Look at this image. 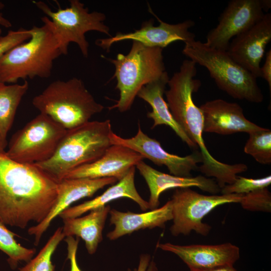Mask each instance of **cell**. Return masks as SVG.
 <instances>
[{
  "instance_id": "1",
  "label": "cell",
  "mask_w": 271,
  "mask_h": 271,
  "mask_svg": "<svg viewBox=\"0 0 271 271\" xmlns=\"http://www.w3.org/2000/svg\"><path fill=\"white\" fill-rule=\"evenodd\" d=\"M58 183L35 164L16 162L0 148V221L21 229L40 223L56 201Z\"/></svg>"
},
{
  "instance_id": "2",
  "label": "cell",
  "mask_w": 271,
  "mask_h": 271,
  "mask_svg": "<svg viewBox=\"0 0 271 271\" xmlns=\"http://www.w3.org/2000/svg\"><path fill=\"white\" fill-rule=\"evenodd\" d=\"M196 91V87L193 83H177L166 91V102L174 120L200 149L202 164L198 170L207 177H214L221 189L233 183L237 175L245 172L247 166L242 163H223L210 154L202 136L203 113L193 100V93Z\"/></svg>"
},
{
  "instance_id": "3",
  "label": "cell",
  "mask_w": 271,
  "mask_h": 271,
  "mask_svg": "<svg viewBox=\"0 0 271 271\" xmlns=\"http://www.w3.org/2000/svg\"><path fill=\"white\" fill-rule=\"evenodd\" d=\"M41 20L42 26L30 29L31 37L28 41L0 58V82L15 84L20 79L51 75L54 61L62 54L49 18L45 16Z\"/></svg>"
},
{
  "instance_id": "4",
  "label": "cell",
  "mask_w": 271,
  "mask_h": 271,
  "mask_svg": "<svg viewBox=\"0 0 271 271\" xmlns=\"http://www.w3.org/2000/svg\"><path fill=\"white\" fill-rule=\"evenodd\" d=\"M110 120L89 121L67 130L53 156L35 164L58 181L70 171L91 163L111 145Z\"/></svg>"
},
{
  "instance_id": "5",
  "label": "cell",
  "mask_w": 271,
  "mask_h": 271,
  "mask_svg": "<svg viewBox=\"0 0 271 271\" xmlns=\"http://www.w3.org/2000/svg\"><path fill=\"white\" fill-rule=\"evenodd\" d=\"M32 104L67 130L88 122L104 107L76 77L52 82L33 98Z\"/></svg>"
},
{
  "instance_id": "6",
  "label": "cell",
  "mask_w": 271,
  "mask_h": 271,
  "mask_svg": "<svg viewBox=\"0 0 271 271\" xmlns=\"http://www.w3.org/2000/svg\"><path fill=\"white\" fill-rule=\"evenodd\" d=\"M182 53L196 64L206 68L219 88L232 97L252 103L263 101L256 78L235 61L227 51L193 40L185 42Z\"/></svg>"
},
{
  "instance_id": "7",
  "label": "cell",
  "mask_w": 271,
  "mask_h": 271,
  "mask_svg": "<svg viewBox=\"0 0 271 271\" xmlns=\"http://www.w3.org/2000/svg\"><path fill=\"white\" fill-rule=\"evenodd\" d=\"M163 49L132 41L128 54L119 53L116 59H107L114 66L113 77L119 92L118 100L109 109L117 108L121 112L128 111L141 88L164 74L166 70Z\"/></svg>"
},
{
  "instance_id": "8",
  "label": "cell",
  "mask_w": 271,
  "mask_h": 271,
  "mask_svg": "<svg viewBox=\"0 0 271 271\" xmlns=\"http://www.w3.org/2000/svg\"><path fill=\"white\" fill-rule=\"evenodd\" d=\"M35 4L49 18L62 55H67L69 44L74 43L82 55L87 58L89 43L85 35L88 32L97 31L111 37L109 27L103 22L105 15L96 11L90 13L79 0H71L69 7L59 8L56 11L43 2H35Z\"/></svg>"
},
{
  "instance_id": "9",
  "label": "cell",
  "mask_w": 271,
  "mask_h": 271,
  "mask_svg": "<svg viewBox=\"0 0 271 271\" xmlns=\"http://www.w3.org/2000/svg\"><path fill=\"white\" fill-rule=\"evenodd\" d=\"M66 131L50 116L40 113L12 136L6 154L20 163L44 162L53 156Z\"/></svg>"
},
{
  "instance_id": "10",
  "label": "cell",
  "mask_w": 271,
  "mask_h": 271,
  "mask_svg": "<svg viewBox=\"0 0 271 271\" xmlns=\"http://www.w3.org/2000/svg\"><path fill=\"white\" fill-rule=\"evenodd\" d=\"M243 194L205 195L190 188H177L170 200L173 224L170 230L174 236L188 235L194 230L207 236L211 227L203 218L216 207L227 203H239Z\"/></svg>"
},
{
  "instance_id": "11",
  "label": "cell",
  "mask_w": 271,
  "mask_h": 271,
  "mask_svg": "<svg viewBox=\"0 0 271 271\" xmlns=\"http://www.w3.org/2000/svg\"><path fill=\"white\" fill-rule=\"evenodd\" d=\"M264 15L261 0H231L219 17L217 25L208 33L205 43L227 51L231 39L251 28Z\"/></svg>"
},
{
  "instance_id": "12",
  "label": "cell",
  "mask_w": 271,
  "mask_h": 271,
  "mask_svg": "<svg viewBox=\"0 0 271 271\" xmlns=\"http://www.w3.org/2000/svg\"><path fill=\"white\" fill-rule=\"evenodd\" d=\"M110 140L111 145H121L132 150L158 166H165L170 174L176 176L192 177L191 171L198 170L197 164L202 163L201 155L198 151L185 157L167 152L159 141L149 137L142 131L140 124L134 137L123 138L112 131Z\"/></svg>"
},
{
  "instance_id": "13",
  "label": "cell",
  "mask_w": 271,
  "mask_h": 271,
  "mask_svg": "<svg viewBox=\"0 0 271 271\" xmlns=\"http://www.w3.org/2000/svg\"><path fill=\"white\" fill-rule=\"evenodd\" d=\"M149 10L159 22L158 26H155L154 20L151 19L143 23L141 28L134 32H118L114 36L98 39L95 41L96 45L108 52L113 44L125 40L137 41L148 47L163 49L177 41H183L185 43L195 40V34L189 31L195 25L193 21L187 20L176 24H170L160 19L150 6Z\"/></svg>"
},
{
  "instance_id": "14",
  "label": "cell",
  "mask_w": 271,
  "mask_h": 271,
  "mask_svg": "<svg viewBox=\"0 0 271 271\" xmlns=\"http://www.w3.org/2000/svg\"><path fill=\"white\" fill-rule=\"evenodd\" d=\"M270 41L271 14L267 13L251 28L233 38L227 52L257 79L261 77L260 63Z\"/></svg>"
},
{
  "instance_id": "15",
  "label": "cell",
  "mask_w": 271,
  "mask_h": 271,
  "mask_svg": "<svg viewBox=\"0 0 271 271\" xmlns=\"http://www.w3.org/2000/svg\"><path fill=\"white\" fill-rule=\"evenodd\" d=\"M157 247L180 257L190 270L204 271L232 266L240 256L239 248L231 243L218 245H180L159 243Z\"/></svg>"
},
{
  "instance_id": "16",
  "label": "cell",
  "mask_w": 271,
  "mask_h": 271,
  "mask_svg": "<svg viewBox=\"0 0 271 271\" xmlns=\"http://www.w3.org/2000/svg\"><path fill=\"white\" fill-rule=\"evenodd\" d=\"M117 181L114 178L63 179L58 181L57 196L51 210L43 221L28 230L30 235L35 236V244H39L52 221L70 205L82 198L91 197L99 190Z\"/></svg>"
},
{
  "instance_id": "17",
  "label": "cell",
  "mask_w": 271,
  "mask_h": 271,
  "mask_svg": "<svg viewBox=\"0 0 271 271\" xmlns=\"http://www.w3.org/2000/svg\"><path fill=\"white\" fill-rule=\"evenodd\" d=\"M144 159L127 147L112 145L99 159L70 171L63 179L114 178L119 181Z\"/></svg>"
},
{
  "instance_id": "18",
  "label": "cell",
  "mask_w": 271,
  "mask_h": 271,
  "mask_svg": "<svg viewBox=\"0 0 271 271\" xmlns=\"http://www.w3.org/2000/svg\"><path fill=\"white\" fill-rule=\"evenodd\" d=\"M199 107L203 115V132L222 135L242 132L248 134L262 127L247 119L241 106L235 102L216 99Z\"/></svg>"
},
{
  "instance_id": "19",
  "label": "cell",
  "mask_w": 271,
  "mask_h": 271,
  "mask_svg": "<svg viewBox=\"0 0 271 271\" xmlns=\"http://www.w3.org/2000/svg\"><path fill=\"white\" fill-rule=\"evenodd\" d=\"M135 167L143 177L149 187L150 195L148 203L151 210L158 207L160 195L170 189L196 187L213 195L218 193L221 190L215 180L203 176L190 177L176 176L159 171L143 161L138 163Z\"/></svg>"
},
{
  "instance_id": "20",
  "label": "cell",
  "mask_w": 271,
  "mask_h": 271,
  "mask_svg": "<svg viewBox=\"0 0 271 271\" xmlns=\"http://www.w3.org/2000/svg\"><path fill=\"white\" fill-rule=\"evenodd\" d=\"M109 214L110 222L114 226L113 229L106 235L110 240L141 229L163 228L167 221L173 219L170 200L161 207L147 212L135 213L111 209Z\"/></svg>"
},
{
  "instance_id": "21",
  "label": "cell",
  "mask_w": 271,
  "mask_h": 271,
  "mask_svg": "<svg viewBox=\"0 0 271 271\" xmlns=\"http://www.w3.org/2000/svg\"><path fill=\"white\" fill-rule=\"evenodd\" d=\"M169 78L168 73L165 71L159 78L144 86L137 96L151 106L152 111L148 112L147 117L152 119L154 121L152 128L160 125L169 126L190 148L198 149L195 144L174 120L164 98V94Z\"/></svg>"
},
{
  "instance_id": "22",
  "label": "cell",
  "mask_w": 271,
  "mask_h": 271,
  "mask_svg": "<svg viewBox=\"0 0 271 271\" xmlns=\"http://www.w3.org/2000/svg\"><path fill=\"white\" fill-rule=\"evenodd\" d=\"M135 171L136 167H132L121 180L108 188L102 194L79 205L68 208L59 216L62 219L79 217L86 212L105 206L109 202L120 198H127L133 200L143 211L150 209L148 202L141 196L136 188Z\"/></svg>"
},
{
  "instance_id": "23",
  "label": "cell",
  "mask_w": 271,
  "mask_h": 271,
  "mask_svg": "<svg viewBox=\"0 0 271 271\" xmlns=\"http://www.w3.org/2000/svg\"><path fill=\"white\" fill-rule=\"evenodd\" d=\"M110 209L109 205H106L92 210L84 216L63 219L64 236L80 237L84 241L88 252L94 253L102 240V231Z\"/></svg>"
},
{
  "instance_id": "24",
  "label": "cell",
  "mask_w": 271,
  "mask_h": 271,
  "mask_svg": "<svg viewBox=\"0 0 271 271\" xmlns=\"http://www.w3.org/2000/svg\"><path fill=\"white\" fill-rule=\"evenodd\" d=\"M29 89L25 80L22 84L7 85L0 82V148L8 145L7 136L13 124L19 105Z\"/></svg>"
},
{
  "instance_id": "25",
  "label": "cell",
  "mask_w": 271,
  "mask_h": 271,
  "mask_svg": "<svg viewBox=\"0 0 271 271\" xmlns=\"http://www.w3.org/2000/svg\"><path fill=\"white\" fill-rule=\"evenodd\" d=\"M15 236L0 221V250L8 255V261L13 268L20 261L29 262L36 252L35 249L25 247L18 243Z\"/></svg>"
},
{
  "instance_id": "26",
  "label": "cell",
  "mask_w": 271,
  "mask_h": 271,
  "mask_svg": "<svg viewBox=\"0 0 271 271\" xmlns=\"http://www.w3.org/2000/svg\"><path fill=\"white\" fill-rule=\"evenodd\" d=\"M244 152L258 163L263 165L271 163V130L261 127L248 133Z\"/></svg>"
},
{
  "instance_id": "27",
  "label": "cell",
  "mask_w": 271,
  "mask_h": 271,
  "mask_svg": "<svg viewBox=\"0 0 271 271\" xmlns=\"http://www.w3.org/2000/svg\"><path fill=\"white\" fill-rule=\"evenodd\" d=\"M64 237L62 228H58L39 253L26 265L19 268V271H54L52 255Z\"/></svg>"
},
{
  "instance_id": "28",
  "label": "cell",
  "mask_w": 271,
  "mask_h": 271,
  "mask_svg": "<svg viewBox=\"0 0 271 271\" xmlns=\"http://www.w3.org/2000/svg\"><path fill=\"white\" fill-rule=\"evenodd\" d=\"M271 184V176L257 178H247L237 176L233 183L226 185L221 189L222 194H245L251 192L267 188Z\"/></svg>"
},
{
  "instance_id": "29",
  "label": "cell",
  "mask_w": 271,
  "mask_h": 271,
  "mask_svg": "<svg viewBox=\"0 0 271 271\" xmlns=\"http://www.w3.org/2000/svg\"><path fill=\"white\" fill-rule=\"evenodd\" d=\"M245 210L251 211L271 212V194L267 188L243 194L239 202Z\"/></svg>"
},
{
  "instance_id": "30",
  "label": "cell",
  "mask_w": 271,
  "mask_h": 271,
  "mask_svg": "<svg viewBox=\"0 0 271 271\" xmlns=\"http://www.w3.org/2000/svg\"><path fill=\"white\" fill-rule=\"evenodd\" d=\"M31 37L30 29L23 28L10 30L5 36H0V58L13 48L28 41Z\"/></svg>"
},
{
  "instance_id": "31",
  "label": "cell",
  "mask_w": 271,
  "mask_h": 271,
  "mask_svg": "<svg viewBox=\"0 0 271 271\" xmlns=\"http://www.w3.org/2000/svg\"><path fill=\"white\" fill-rule=\"evenodd\" d=\"M65 241L67 245V258L69 259L70 262V271H81L77 264L76 260L78 238L75 239L73 236H68L66 237Z\"/></svg>"
},
{
  "instance_id": "32",
  "label": "cell",
  "mask_w": 271,
  "mask_h": 271,
  "mask_svg": "<svg viewBox=\"0 0 271 271\" xmlns=\"http://www.w3.org/2000/svg\"><path fill=\"white\" fill-rule=\"evenodd\" d=\"M265 61L262 67H260L261 77L267 83L271 90V50L265 53Z\"/></svg>"
},
{
  "instance_id": "33",
  "label": "cell",
  "mask_w": 271,
  "mask_h": 271,
  "mask_svg": "<svg viewBox=\"0 0 271 271\" xmlns=\"http://www.w3.org/2000/svg\"><path fill=\"white\" fill-rule=\"evenodd\" d=\"M150 256L149 255H142L137 271H156L155 264L150 263Z\"/></svg>"
},
{
  "instance_id": "34",
  "label": "cell",
  "mask_w": 271,
  "mask_h": 271,
  "mask_svg": "<svg viewBox=\"0 0 271 271\" xmlns=\"http://www.w3.org/2000/svg\"><path fill=\"white\" fill-rule=\"evenodd\" d=\"M5 7L4 4L0 1V10L3 9ZM0 26H3L6 28H9L12 27L11 22L7 19L5 18L3 14L0 11ZM2 33L1 29H0V34Z\"/></svg>"
},
{
  "instance_id": "35",
  "label": "cell",
  "mask_w": 271,
  "mask_h": 271,
  "mask_svg": "<svg viewBox=\"0 0 271 271\" xmlns=\"http://www.w3.org/2000/svg\"><path fill=\"white\" fill-rule=\"evenodd\" d=\"M189 271H194V270H189ZM204 271H237L235 268L232 266H226V267H222L219 268H217L209 270H204Z\"/></svg>"
},
{
  "instance_id": "36",
  "label": "cell",
  "mask_w": 271,
  "mask_h": 271,
  "mask_svg": "<svg viewBox=\"0 0 271 271\" xmlns=\"http://www.w3.org/2000/svg\"><path fill=\"white\" fill-rule=\"evenodd\" d=\"M263 11L267 12L271 7V1L270 0H261Z\"/></svg>"
}]
</instances>
